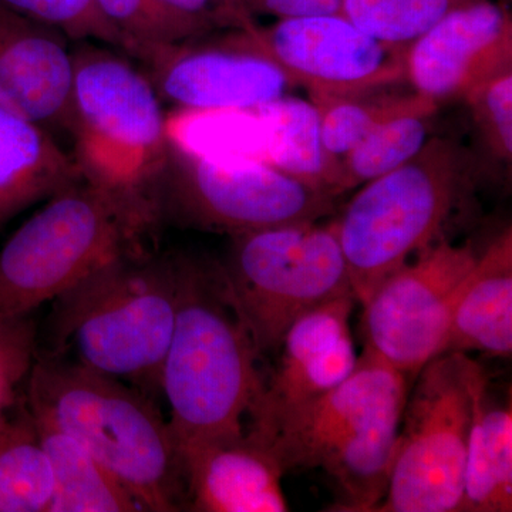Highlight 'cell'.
Returning <instances> with one entry per match:
<instances>
[{
  "label": "cell",
  "mask_w": 512,
  "mask_h": 512,
  "mask_svg": "<svg viewBox=\"0 0 512 512\" xmlns=\"http://www.w3.org/2000/svg\"><path fill=\"white\" fill-rule=\"evenodd\" d=\"M258 359L221 264L178 252L177 315L160 392L183 464L204 448L245 436L262 384Z\"/></svg>",
  "instance_id": "6da1fadb"
},
{
  "label": "cell",
  "mask_w": 512,
  "mask_h": 512,
  "mask_svg": "<svg viewBox=\"0 0 512 512\" xmlns=\"http://www.w3.org/2000/svg\"><path fill=\"white\" fill-rule=\"evenodd\" d=\"M178 252H131L53 301L45 346L35 355L114 377L147 396L161 369L177 315Z\"/></svg>",
  "instance_id": "7a4b0ae2"
},
{
  "label": "cell",
  "mask_w": 512,
  "mask_h": 512,
  "mask_svg": "<svg viewBox=\"0 0 512 512\" xmlns=\"http://www.w3.org/2000/svg\"><path fill=\"white\" fill-rule=\"evenodd\" d=\"M30 412L72 436L130 491L141 510H187V481L168 420L136 387L67 360L36 355Z\"/></svg>",
  "instance_id": "3957f363"
},
{
  "label": "cell",
  "mask_w": 512,
  "mask_h": 512,
  "mask_svg": "<svg viewBox=\"0 0 512 512\" xmlns=\"http://www.w3.org/2000/svg\"><path fill=\"white\" fill-rule=\"evenodd\" d=\"M74 163L83 181L158 227L171 137L157 90L113 50L73 49Z\"/></svg>",
  "instance_id": "277c9868"
},
{
  "label": "cell",
  "mask_w": 512,
  "mask_h": 512,
  "mask_svg": "<svg viewBox=\"0 0 512 512\" xmlns=\"http://www.w3.org/2000/svg\"><path fill=\"white\" fill-rule=\"evenodd\" d=\"M156 228L86 181L56 192L0 251V325L30 318L103 266L150 249Z\"/></svg>",
  "instance_id": "5b68a950"
},
{
  "label": "cell",
  "mask_w": 512,
  "mask_h": 512,
  "mask_svg": "<svg viewBox=\"0 0 512 512\" xmlns=\"http://www.w3.org/2000/svg\"><path fill=\"white\" fill-rule=\"evenodd\" d=\"M360 187L335 225L362 305L383 279L440 241L470 188V163L457 141L430 137L407 163Z\"/></svg>",
  "instance_id": "8992f818"
},
{
  "label": "cell",
  "mask_w": 512,
  "mask_h": 512,
  "mask_svg": "<svg viewBox=\"0 0 512 512\" xmlns=\"http://www.w3.org/2000/svg\"><path fill=\"white\" fill-rule=\"evenodd\" d=\"M231 238L222 271L259 357L275 353L306 312L353 295L335 221L295 222Z\"/></svg>",
  "instance_id": "52a82bcc"
},
{
  "label": "cell",
  "mask_w": 512,
  "mask_h": 512,
  "mask_svg": "<svg viewBox=\"0 0 512 512\" xmlns=\"http://www.w3.org/2000/svg\"><path fill=\"white\" fill-rule=\"evenodd\" d=\"M485 369L466 353L433 357L407 392L389 487L375 512H460L468 433Z\"/></svg>",
  "instance_id": "ba28073f"
},
{
  "label": "cell",
  "mask_w": 512,
  "mask_h": 512,
  "mask_svg": "<svg viewBox=\"0 0 512 512\" xmlns=\"http://www.w3.org/2000/svg\"><path fill=\"white\" fill-rule=\"evenodd\" d=\"M171 137V136H170ZM333 197L258 158L201 153L171 137L160 191L161 221L237 235L319 221Z\"/></svg>",
  "instance_id": "9c48e42d"
},
{
  "label": "cell",
  "mask_w": 512,
  "mask_h": 512,
  "mask_svg": "<svg viewBox=\"0 0 512 512\" xmlns=\"http://www.w3.org/2000/svg\"><path fill=\"white\" fill-rule=\"evenodd\" d=\"M478 252L440 239L373 289L363 306L365 350L407 377L439 355Z\"/></svg>",
  "instance_id": "30bf717a"
},
{
  "label": "cell",
  "mask_w": 512,
  "mask_h": 512,
  "mask_svg": "<svg viewBox=\"0 0 512 512\" xmlns=\"http://www.w3.org/2000/svg\"><path fill=\"white\" fill-rule=\"evenodd\" d=\"M235 36L309 93H365L404 80V47L367 35L343 15L278 19Z\"/></svg>",
  "instance_id": "8fae6325"
},
{
  "label": "cell",
  "mask_w": 512,
  "mask_h": 512,
  "mask_svg": "<svg viewBox=\"0 0 512 512\" xmlns=\"http://www.w3.org/2000/svg\"><path fill=\"white\" fill-rule=\"evenodd\" d=\"M407 392L409 377L363 352L355 370L338 386L245 431V436L268 451L284 474L320 468L356 431L404 406Z\"/></svg>",
  "instance_id": "7c38bea8"
},
{
  "label": "cell",
  "mask_w": 512,
  "mask_h": 512,
  "mask_svg": "<svg viewBox=\"0 0 512 512\" xmlns=\"http://www.w3.org/2000/svg\"><path fill=\"white\" fill-rule=\"evenodd\" d=\"M161 100L198 113L255 111L288 94L284 70L227 30L220 42L200 39L141 50Z\"/></svg>",
  "instance_id": "4fadbf2b"
},
{
  "label": "cell",
  "mask_w": 512,
  "mask_h": 512,
  "mask_svg": "<svg viewBox=\"0 0 512 512\" xmlns=\"http://www.w3.org/2000/svg\"><path fill=\"white\" fill-rule=\"evenodd\" d=\"M510 69L511 13L493 0L453 10L404 53V80L437 104L464 100L481 83Z\"/></svg>",
  "instance_id": "5bb4252c"
},
{
  "label": "cell",
  "mask_w": 512,
  "mask_h": 512,
  "mask_svg": "<svg viewBox=\"0 0 512 512\" xmlns=\"http://www.w3.org/2000/svg\"><path fill=\"white\" fill-rule=\"evenodd\" d=\"M353 295L342 296L306 312L286 330L274 369L262 384L249 410L245 431L264 426L292 407L309 402L338 386L355 370L350 330Z\"/></svg>",
  "instance_id": "9a60e30c"
},
{
  "label": "cell",
  "mask_w": 512,
  "mask_h": 512,
  "mask_svg": "<svg viewBox=\"0 0 512 512\" xmlns=\"http://www.w3.org/2000/svg\"><path fill=\"white\" fill-rule=\"evenodd\" d=\"M69 37L0 3V100L45 130L72 134Z\"/></svg>",
  "instance_id": "2e32d148"
},
{
  "label": "cell",
  "mask_w": 512,
  "mask_h": 512,
  "mask_svg": "<svg viewBox=\"0 0 512 512\" xmlns=\"http://www.w3.org/2000/svg\"><path fill=\"white\" fill-rule=\"evenodd\" d=\"M184 471L188 511H289L284 471L247 436L204 448L185 461Z\"/></svg>",
  "instance_id": "e0dca14e"
},
{
  "label": "cell",
  "mask_w": 512,
  "mask_h": 512,
  "mask_svg": "<svg viewBox=\"0 0 512 512\" xmlns=\"http://www.w3.org/2000/svg\"><path fill=\"white\" fill-rule=\"evenodd\" d=\"M471 352L501 359L512 355L511 227L478 254L454 305L439 355Z\"/></svg>",
  "instance_id": "ac0fdd59"
},
{
  "label": "cell",
  "mask_w": 512,
  "mask_h": 512,
  "mask_svg": "<svg viewBox=\"0 0 512 512\" xmlns=\"http://www.w3.org/2000/svg\"><path fill=\"white\" fill-rule=\"evenodd\" d=\"M82 180L52 133L0 100V225Z\"/></svg>",
  "instance_id": "d6986e66"
},
{
  "label": "cell",
  "mask_w": 512,
  "mask_h": 512,
  "mask_svg": "<svg viewBox=\"0 0 512 512\" xmlns=\"http://www.w3.org/2000/svg\"><path fill=\"white\" fill-rule=\"evenodd\" d=\"M512 511V402L494 397L487 375L474 397L460 512Z\"/></svg>",
  "instance_id": "ffe728a7"
},
{
  "label": "cell",
  "mask_w": 512,
  "mask_h": 512,
  "mask_svg": "<svg viewBox=\"0 0 512 512\" xmlns=\"http://www.w3.org/2000/svg\"><path fill=\"white\" fill-rule=\"evenodd\" d=\"M32 417L52 471L53 493L47 512L143 511L130 491L79 441L46 417L33 413Z\"/></svg>",
  "instance_id": "44dd1931"
},
{
  "label": "cell",
  "mask_w": 512,
  "mask_h": 512,
  "mask_svg": "<svg viewBox=\"0 0 512 512\" xmlns=\"http://www.w3.org/2000/svg\"><path fill=\"white\" fill-rule=\"evenodd\" d=\"M254 113L264 128L266 161L296 180L338 197V165L323 146L315 104L286 94Z\"/></svg>",
  "instance_id": "7402d4cb"
},
{
  "label": "cell",
  "mask_w": 512,
  "mask_h": 512,
  "mask_svg": "<svg viewBox=\"0 0 512 512\" xmlns=\"http://www.w3.org/2000/svg\"><path fill=\"white\" fill-rule=\"evenodd\" d=\"M403 407L389 410L345 441L320 466L336 484L333 510L375 512L389 487Z\"/></svg>",
  "instance_id": "603a6c76"
},
{
  "label": "cell",
  "mask_w": 512,
  "mask_h": 512,
  "mask_svg": "<svg viewBox=\"0 0 512 512\" xmlns=\"http://www.w3.org/2000/svg\"><path fill=\"white\" fill-rule=\"evenodd\" d=\"M53 480L25 396L0 417V512H47Z\"/></svg>",
  "instance_id": "cb8c5ba5"
},
{
  "label": "cell",
  "mask_w": 512,
  "mask_h": 512,
  "mask_svg": "<svg viewBox=\"0 0 512 512\" xmlns=\"http://www.w3.org/2000/svg\"><path fill=\"white\" fill-rule=\"evenodd\" d=\"M437 109L439 104L429 100L376 127L345 157L340 158L336 194L382 177L416 156L429 141Z\"/></svg>",
  "instance_id": "d4e9b609"
},
{
  "label": "cell",
  "mask_w": 512,
  "mask_h": 512,
  "mask_svg": "<svg viewBox=\"0 0 512 512\" xmlns=\"http://www.w3.org/2000/svg\"><path fill=\"white\" fill-rule=\"evenodd\" d=\"M382 90L350 94L309 93V100L318 109L323 146L330 160L338 165V170L340 158L376 127L430 100L416 92L380 93Z\"/></svg>",
  "instance_id": "484cf974"
},
{
  "label": "cell",
  "mask_w": 512,
  "mask_h": 512,
  "mask_svg": "<svg viewBox=\"0 0 512 512\" xmlns=\"http://www.w3.org/2000/svg\"><path fill=\"white\" fill-rule=\"evenodd\" d=\"M476 0H342V15L367 35L404 47L448 13Z\"/></svg>",
  "instance_id": "4316f807"
},
{
  "label": "cell",
  "mask_w": 512,
  "mask_h": 512,
  "mask_svg": "<svg viewBox=\"0 0 512 512\" xmlns=\"http://www.w3.org/2000/svg\"><path fill=\"white\" fill-rule=\"evenodd\" d=\"M107 19L128 43L134 59L150 46L174 45L210 36L194 20L167 8L160 0H96Z\"/></svg>",
  "instance_id": "83f0119b"
},
{
  "label": "cell",
  "mask_w": 512,
  "mask_h": 512,
  "mask_svg": "<svg viewBox=\"0 0 512 512\" xmlns=\"http://www.w3.org/2000/svg\"><path fill=\"white\" fill-rule=\"evenodd\" d=\"M8 8L52 26L70 40L97 42L128 52V43L96 0H0Z\"/></svg>",
  "instance_id": "f1b7e54d"
},
{
  "label": "cell",
  "mask_w": 512,
  "mask_h": 512,
  "mask_svg": "<svg viewBox=\"0 0 512 512\" xmlns=\"http://www.w3.org/2000/svg\"><path fill=\"white\" fill-rule=\"evenodd\" d=\"M484 146L495 160H512V69L491 77L464 97Z\"/></svg>",
  "instance_id": "f546056e"
},
{
  "label": "cell",
  "mask_w": 512,
  "mask_h": 512,
  "mask_svg": "<svg viewBox=\"0 0 512 512\" xmlns=\"http://www.w3.org/2000/svg\"><path fill=\"white\" fill-rule=\"evenodd\" d=\"M32 319L0 325V417L16 400L19 383L28 375L30 355L35 352Z\"/></svg>",
  "instance_id": "4dcf8cb0"
},
{
  "label": "cell",
  "mask_w": 512,
  "mask_h": 512,
  "mask_svg": "<svg viewBox=\"0 0 512 512\" xmlns=\"http://www.w3.org/2000/svg\"><path fill=\"white\" fill-rule=\"evenodd\" d=\"M167 8L194 20L208 35L227 30L249 29L255 18L242 0H160Z\"/></svg>",
  "instance_id": "1f68e13d"
},
{
  "label": "cell",
  "mask_w": 512,
  "mask_h": 512,
  "mask_svg": "<svg viewBox=\"0 0 512 512\" xmlns=\"http://www.w3.org/2000/svg\"><path fill=\"white\" fill-rule=\"evenodd\" d=\"M252 16L278 19L312 15H342V0H242Z\"/></svg>",
  "instance_id": "d6a6232c"
}]
</instances>
